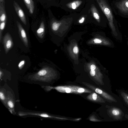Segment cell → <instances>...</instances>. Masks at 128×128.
Listing matches in <instances>:
<instances>
[{
	"instance_id": "6da1fadb",
	"label": "cell",
	"mask_w": 128,
	"mask_h": 128,
	"mask_svg": "<svg viewBox=\"0 0 128 128\" xmlns=\"http://www.w3.org/2000/svg\"><path fill=\"white\" fill-rule=\"evenodd\" d=\"M85 6L87 8L92 19L100 23L106 22L107 18L94 0H86Z\"/></svg>"
},
{
	"instance_id": "7a4b0ae2",
	"label": "cell",
	"mask_w": 128,
	"mask_h": 128,
	"mask_svg": "<svg viewBox=\"0 0 128 128\" xmlns=\"http://www.w3.org/2000/svg\"><path fill=\"white\" fill-rule=\"evenodd\" d=\"M106 17L110 26L114 28L116 23L114 12L109 0H94Z\"/></svg>"
},
{
	"instance_id": "3957f363",
	"label": "cell",
	"mask_w": 128,
	"mask_h": 128,
	"mask_svg": "<svg viewBox=\"0 0 128 128\" xmlns=\"http://www.w3.org/2000/svg\"><path fill=\"white\" fill-rule=\"evenodd\" d=\"M110 4L116 15L128 18V0H112Z\"/></svg>"
},
{
	"instance_id": "277c9868",
	"label": "cell",
	"mask_w": 128,
	"mask_h": 128,
	"mask_svg": "<svg viewBox=\"0 0 128 128\" xmlns=\"http://www.w3.org/2000/svg\"><path fill=\"white\" fill-rule=\"evenodd\" d=\"M86 0H68L62 2V9L70 12H76L81 11L85 6Z\"/></svg>"
},
{
	"instance_id": "5b68a950",
	"label": "cell",
	"mask_w": 128,
	"mask_h": 128,
	"mask_svg": "<svg viewBox=\"0 0 128 128\" xmlns=\"http://www.w3.org/2000/svg\"><path fill=\"white\" fill-rule=\"evenodd\" d=\"M83 84L97 94H100L104 98L110 102H115L116 99L112 96L103 90L90 84L83 82Z\"/></svg>"
},
{
	"instance_id": "8992f818",
	"label": "cell",
	"mask_w": 128,
	"mask_h": 128,
	"mask_svg": "<svg viewBox=\"0 0 128 128\" xmlns=\"http://www.w3.org/2000/svg\"><path fill=\"white\" fill-rule=\"evenodd\" d=\"M3 43L5 52L6 54L12 48L13 45L12 39L10 35L8 33H7L4 37Z\"/></svg>"
},
{
	"instance_id": "52a82bcc",
	"label": "cell",
	"mask_w": 128,
	"mask_h": 128,
	"mask_svg": "<svg viewBox=\"0 0 128 128\" xmlns=\"http://www.w3.org/2000/svg\"><path fill=\"white\" fill-rule=\"evenodd\" d=\"M13 6L17 14L22 22L24 24L26 25L27 24L26 20L22 10L18 4L14 1L13 2Z\"/></svg>"
},
{
	"instance_id": "ba28073f",
	"label": "cell",
	"mask_w": 128,
	"mask_h": 128,
	"mask_svg": "<svg viewBox=\"0 0 128 128\" xmlns=\"http://www.w3.org/2000/svg\"><path fill=\"white\" fill-rule=\"evenodd\" d=\"M16 24L20 36L25 46L28 47V41L26 32L21 24L18 21H16Z\"/></svg>"
},
{
	"instance_id": "9c48e42d",
	"label": "cell",
	"mask_w": 128,
	"mask_h": 128,
	"mask_svg": "<svg viewBox=\"0 0 128 128\" xmlns=\"http://www.w3.org/2000/svg\"><path fill=\"white\" fill-rule=\"evenodd\" d=\"M52 88L61 92L78 94L74 88L72 86V85L58 86L53 87Z\"/></svg>"
},
{
	"instance_id": "30bf717a",
	"label": "cell",
	"mask_w": 128,
	"mask_h": 128,
	"mask_svg": "<svg viewBox=\"0 0 128 128\" xmlns=\"http://www.w3.org/2000/svg\"><path fill=\"white\" fill-rule=\"evenodd\" d=\"M86 98L89 100L95 102L104 103L105 100L95 92H92L86 97Z\"/></svg>"
},
{
	"instance_id": "8fae6325",
	"label": "cell",
	"mask_w": 128,
	"mask_h": 128,
	"mask_svg": "<svg viewBox=\"0 0 128 128\" xmlns=\"http://www.w3.org/2000/svg\"><path fill=\"white\" fill-rule=\"evenodd\" d=\"M6 16L5 12L4 2L0 3V22L6 20Z\"/></svg>"
},
{
	"instance_id": "7c38bea8",
	"label": "cell",
	"mask_w": 128,
	"mask_h": 128,
	"mask_svg": "<svg viewBox=\"0 0 128 128\" xmlns=\"http://www.w3.org/2000/svg\"><path fill=\"white\" fill-rule=\"evenodd\" d=\"M45 32V26L44 22L42 21L39 28L36 31V34L39 38L42 39L44 36Z\"/></svg>"
},
{
	"instance_id": "4fadbf2b",
	"label": "cell",
	"mask_w": 128,
	"mask_h": 128,
	"mask_svg": "<svg viewBox=\"0 0 128 128\" xmlns=\"http://www.w3.org/2000/svg\"><path fill=\"white\" fill-rule=\"evenodd\" d=\"M30 13L32 14L34 9V5L33 0H23Z\"/></svg>"
},
{
	"instance_id": "5bb4252c",
	"label": "cell",
	"mask_w": 128,
	"mask_h": 128,
	"mask_svg": "<svg viewBox=\"0 0 128 128\" xmlns=\"http://www.w3.org/2000/svg\"><path fill=\"white\" fill-rule=\"evenodd\" d=\"M110 114L113 116L118 118L122 114V112L118 108H113L111 109L109 111Z\"/></svg>"
},
{
	"instance_id": "9a60e30c",
	"label": "cell",
	"mask_w": 128,
	"mask_h": 128,
	"mask_svg": "<svg viewBox=\"0 0 128 128\" xmlns=\"http://www.w3.org/2000/svg\"><path fill=\"white\" fill-rule=\"evenodd\" d=\"M60 23L55 20H53L51 22V25L52 29L54 31L58 30L60 25Z\"/></svg>"
},
{
	"instance_id": "2e32d148",
	"label": "cell",
	"mask_w": 128,
	"mask_h": 128,
	"mask_svg": "<svg viewBox=\"0 0 128 128\" xmlns=\"http://www.w3.org/2000/svg\"><path fill=\"white\" fill-rule=\"evenodd\" d=\"M6 20L4 22H0V41H1L2 38V32L4 28Z\"/></svg>"
},
{
	"instance_id": "e0dca14e",
	"label": "cell",
	"mask_w": 128,
	"mask_h": 128,
	"mask_svg": "<svg viewBox=\"0 0 128 128\" xmlns=\"http://www.w3.org/2000/svg\"><path fill=\"white\" fill-rule=\"evenodd\" d=\"M121 94L124 101L128 105V94L124 92H122Z\"/></svg>"
},
{
	"instance_id": "ac0fdd59",
	"label": "cell",
	"mask_w": 128,
	"mask_h": 128,
	"mask_svg": "<svg viewBox=\"0 0 128 128\" xmlns=\"http://www.w3.org/2000/svg\"><path fill=\"white\" fill-rule=\"evenodd\" d=\"M90 120L94 122H99L101 121L97 119L95 116L93 115L91 116L90 118Z\"/></svg>"
},
{
	"instance_id": "d6986e66",
	"label": "cell",
	"mask_w": 128,
	"mask_h": 128,
	"mask_svg": "<svg viewBox=\"0 0 128 128\" xmlns=\"http://www.w3.org/2000/svg\"><path fill=\"white\" fill-rule=\"evenodd\" d=\"M25 63V61L24 60L20 61L18 64V67L20 69H22L24 66Z\"/></svg>"
},
{
	"instance_id": "ffe728a7",
	"label": "cell",
	"mask_w": 128,
	"mask_h": 128,
	"mask_svg": "<svg viewBox=\"0 0 128 128\" xmlns=\"http://www.w3.org/2000/svg\"><path fill=\"white\" fill-rule=\"evenodd\" d=\"M90 76L94 78V79L96 80V72L94 70H91L90 72Z\"/></svg>"
},
{
	"instance_id": "44dd1931",
	"label": "cell",
	"mask_w": 128,
	"mask_h": 128,
	"mask_svg": "<svg viewBox=\"0 0 128 128\" xmlns=\"http://www.w3.org/2000/svg\"><path fill=\"white\" fill-rule=\"evenodd\" d=\"M8 104L10 108H12L14 107V104L11 101H9L8 102Z\"/></svg>"
},
{
	"instance_id": "7402d4cb",
	"label": "cell",
	"mask_w": 128,
	"mask_h": 128,
	"mask_svg": "<svg viewBox=\"0 0 128 128\" xmlns=\"http://www.w3.org/2000/svg\"><path fill=\"white\" fill-rule=\"evenodd\" d=\"M73 51L74 53H78V47L76 46L74 47L73 48Z\"/></svg>"
},
{
	"instance_id": "603a6c76",
	"label": "cell",
	"mask_w": 128,
	"mask_h": 128,
	"mask_svg": "<svg viewBox=\"0 0 128 128\" xmlns=\"http://www.w3.org/2000/svg\"><path fill=\"white\" fill-rule=\"evenodd\" d=\"M0 98L2 100H4L5 98L3 94L1 92H0Z\"/></svg>"
},
{
	"instance_id": "cb8c5ba5",
	"label": "cell",
	"mask_w": 128,
	"mask_h": 128,
	"mask_svg": "<svg viewBox=\"0 0 128 128\" xmlns=\"http://www.w3.org/2000/svg\"><path fill=\"white\" fill-rule=\"evenodd\" d=\"M94 42L96 43H100L102 42V41L96 38L94 40Z\"/></svg>"
},
{
	"instance_id": "d4e9b609",
	"label": "cell",
	"mask_w": 128,
	"mask_h": 128,
	"mask_svg": "<svg viewBox=\"0 0 128 128\" xmlns=\"http://www.w3.org/2000/svg\"><path fill=\"white\" fill-rule=\"evenodd\" d=\"M96 66L94 64H92L90 66V69L92 70H94L96 69Z\"/></svg>"
},
{
	"instance_id": "484cf974",
	"label": "cell",
	"mask_w": 128,
	"mask_h": 128,
	"mask_svg": "<svg viewBox=\"0 0 128 128\" xmlns=\"http://www.w3.org/2000/svg\"><path fill=\"white\" fill-rule=\"evenodd\" d=\"M4 2V0H0V3Z\"/></svg>"
},
{
	"instance_id": "4316f807",
	"label": "cell",
	"mask_w": 128,
	"mask_h": 128,
	"mask_svg": "<svg viewBox=\"0 0 128 128\" xmlns=\"http://www.w3.org/2000/svg\"><path fill=\"white\" fill-rule=\"evenodd\" d=\"M62 0V2L66 1V0Z\"/></svg>"
}]
</instances>
